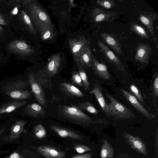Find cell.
Segmentation results:
<instances>
[{
    "label": "cell",
    "instance_id": "obj_36",
    "mask_svg": "<svg viewBox=\"0 0 158 158\" xmlns=\"http://www.w3.org/2000/svg\"><path fill=\"white\" fill-rule=\"evenodd\" d=\"M130 89L131 92L135 96L136 98L142 103L145 104L144 100L137 87L134 84H132L130 85Z\"/></svg>",
    "mask_w": 158,
    "mask_h": 158
},
{
    "label": "cell",
    "instance_id": "obj_12",
    "mask_svg": "<svg viewBox=\"0 0 158 158\" xmlns=\"http://www.w3.org/2000/svg\"><path fill=\"white\" fill-rule=\"evenodd\" d=\"M28 78L31 92L37 102L41 105L46 106L47 101L42 85L35 77L34 72L28 71L25 74Z\"/></svg>",
    "mask_w": 158,
    "mask_h": 158
},
{
    "label": "cell",
    "instance_id": "obj_29",
    "mask_svg": "<svg viewBox=\"0 0 158 158\" xmlns=\"http://www.w3.org/2000/svg\"><path fill=\"white\" fill-rule=\"evenodd\" d=\"M76 63L78 72L84 84L85 89L86 90H88L89 89L90 84L85 71V68L79 63L78 62H76Z\"/></svg>",
    "mask_w": 158,
    "mask_h": 158
},
{
    "label": "cell",
    "instance_id": "obj_19",
    "mask_svg": "<svg viewBox=\"0 0 158 158\" xmlns=\"http://www.w3.org/2000/svg\"><path fill=\"white\" fill-rule=\"evenodd\" d=\"M152 53L151 46L147 44L140 43L136 48L135 59L144 64H147Z\"/></svg>",
    "mask_w": 158,
    "mask_h": 158
},
{
    "label": "cell",
    "instance_id": "obj_17",
    "mask_svg": "<svg viewBox=\"0 0 158 158\" xmlns=\"http://www.w3.org/2000/svg\"><path fill=\"white\" fill-rule=\"evenodd\" d=\"M125 138L130 147L135 151L148 157L146 146L144 142L139 137L132 135L125 132Z\"/></svg>",
    "mask_w": 158,
    "mask_h": 158
},
{
    "label": "cell",
    "instance_id": "obj_20",
    "mask_svg": "<svg viewBox=\"0 0 158 158\" xmlns=\"http://www.w3.org/2000/svg\"><path fill=\"white\" fill-rule=\"evenodd\" d=\"M91 65V68L99 77L104 80L110 79V76L107 67L105 64L99 63L92 53Z\"/></svg>",
    "mask_w": 158,
    "mask_h": 158
},
{
    "label": "cell",
    "instance_id": "obj_45",
    "mask_svg": "<svg viewBox=\"0 0 158 158\" xmlns=\"http://www.w3.org/2000/svg\"><path fill=\"white\" fill-rule=\"evenodd\" d=\"M3 30V28L0 25V32H2V31Z\"/></svg>",
    "mask_w": 158,
    "mask_h": 158
},
{
    "label": "cell",
    "instance_id": "obj_44",
    "mask_svg": "<svg viewBox=\"0 0 158 158\" xmlns=\"http://www.w3.org/2000/svg\"><path fill=\"white\" fill-rule=\"evenodd\" d=\"M5 126L4 125L2 127V128L0 129V137L1 136L3 132L5 129Z\"/></svg>",
    "mask_w": 158,
    "mask_h": 158
},
{
    "label": "cell",
    "instance_id": "obj_3",
    "mask_svg": "<svg viewBox=\"0 0 158 158\" xmlns=\"http://www.w3.org/2000/svg\"><path fill=\"white\" fill-rule=\"evenodd\" d=\"M25 11L40 36L54 24L45 6L36 0H30L24 7Z\"/></svg>",
    "mask_w": 158,
    "mask_h": 158
},
{
    "label": "cell",
    "instance_id": "obj_10",
    "mask_svg": "<svg viewBox=\"0 0 158 158\" xmlns=\"http://www.w3.org/2000/svg\"><path fill=\"white\" fill-rule=\"evenodd\" d=\"M85 20L94 24L104 21H109L114 19L117 15L116 12L106 11L97 7L87 8Z\"/></svg>",
    "mask_w": 158,
    "mask_h": 158
},
{
    "label": "cell",
    "instance_id": "obj_7",
    "mask_svg": "<svg viewBox=\"0 0 158 158\" xmlns=\"http://www.w3.org/2000/svg\"><path fill=\"white\" fill-rule=\"evenodd\" d=\"M28 121L14 116L6 122L4 125L7 130V134L2 135L0 137L1 144L15 143L21 138L25 131Z\"/></svg>",
    "mask_w": 158,
    "mask_h": 158
},
{
    "label": "cell",
    "instance_id": "obj_31",
    "mask_svg": "<svg viewBox=\"0 0 158 158\" xmlns=\"http://www.w3.org/2000/svg\"><path fill=\"white\" fill-rule=\"evenodd\" d=\"M33 131L35 136L38 139L44 137L46 134V130L41 124L35 125L33 128Z\"/></svg>",
    "mask_w": 158,
    "mask_h": 158
},
{
    "label": "cell",
    "instance_id": "obj_26",
    "mask_svg": "<svg viewBox=\"0 0 158 158\" xmlns=\"http://www.w3.org/2000/svg\"><path fill=\"white\" fill-rule=\"evenodd\" d=\"M102 39L116 52L121 55L122 50L118 43L111 35L105 33H102L101 34Z\"/></svg>",
    "mask_w": 158,
    "mask_h": 158
},
{
    "label": "cell",
    "instance_id": "obj_32",
    "mask_svg": "<svg viewBox=\"0 0 158 158\" xmlns=\"http://www.w3.org/2000/svg\"><path fill=\"white\" fill-rule=\"evenodd\" d=\"M79 10L76 16L73 17V22L75 27L80 21L81 18L85 13V11L87 9L86 5L85 2H82L79 6Z\"/></svg>",
    "mask_w": 158,
    "mask_h": 158
},
{
    "label": "cell",
    "instance_id": "obj_37",
    "mask_svg": "<svg viewBox=\"0 0 158 158\" xmlns=\"http://www.w3.org/2000/svg\"><path fill=\"white\" fill-rule=\"evenodd\" d=\"M154 77V78L152 85V92L153 96L156 100L158 96V77L157 72L155 74Z\"/></svg>",
    "mask_w": 158,
    "mask_h": 158
},
{
    "label": "cell",
    "instance_id": "obj_25",
    "mask_svg": "<svg viewBox=\"0 0 158 158\" xmlns=\"http://www.w3.org/2000/svg\"><path fill=\"white\" fill-rule=\"evenodd\" d=\"M50 127L52 130L61 137H69L77 140H80L82 139L81 136L78 134L63 127L52 125L50 126Z\"/></svg>",
    "mask_w": 158,
    "mask_h": 158
},
{
    "label": "cell",
    "instance_id": "obj_38",
    "mask_svg": "<svg viewBox=\"0 0 158 158\" xmlns=\"http://www.w3.org/2000/svg\"><path fill=\"white\" fill-rule=\"evenodd\" d=\"M74 148L79 153H84L92 150L91 148L82 145H77L74 147Z\"/></svg>",
    "mask_w": 158,
    "mask_h": 158
},
{
    "label": "cell",
    "instance_id": "obj_1",
    "mask_svg": "<svg viewBox=\"0 0 158 158\" xmlns=\"http://www.w3.org/2000/svg\"><path fill=\"white\" fill-rule=\"evenodd\" d=\"M47 7L57 20L59 35H67L75 27L72 10L78 5L73 0H51Z\"/></svg>",
    "mask_w": 158,
    "mask_h": 158
},
{
    "label": "cell",
    "instance_id": "obj_22",
    "mask_svg": "<svg viewBox=\"0 0 158 158\" xmlns=\"http://www.w3.org/2000/svg\"><path fill=\"white\" fill-rule=\"evenodd\" d=\"M89 44L81 51L76 62H78L84 68L91 67V50Z\"/></svg>",
    "mask_w": 158,
    "mask_h": 158
},
{
    "label": "cell",
    "instance_id": "obj_14",
    "mask_svg": "<svg viewBox=\"0 0 158 158\" xmlns=\"http://www.w3.org/2000/svg\"><path fill=\"white\" fill-rule=\"evenodd\" d=\"M157 19V14L152 12L142 11L139 14V20L148 29L156 43L157 48H158L157 38L155 33L153 23Z\"/></svg>",
    "mask_w": 158,
    "mask_h": 158
},
{
    "label": "cell",
    "instance_id": "obj_21",
    "mask_svg": "<svg viewBox=\"0 0 158 158\" xmlns=\"http://www.w3.org/2000/svg\"><path fill=\"white\" fill-rule=\"evenodd\" d=\"M59 35L58 30L54 24L40 36V42H42L48 44H54L58 40Z\"/></svg>",
    "mask_w": 158,
    "mask_h": 158
},
{
    "label": "cell",
    "instance_id": "obj_28",
    "mask_svg": "<svg viewBox=\"0 0 158 158\" xmlns=\"http://www.w3.org/2000/svg\"><path fill=\"white\" fill-rule=\"evenodd\" d=\"M71 106L76 107L80 110H84L95 114H98V111L94 106L88 101L76 104H71Z\"/></svg>",
    "mask_w": 158,
    "mask_h": 158
},
{
    "label": "cell",
    "instance_id": "obj_5",
    "mask_svg": "<svg viewBox=\"0 0 158 158\" xmlns=\"http://www.w3.org/2000/svg\"><path fill=\"white\" fill-rule=\"evenodd\" d=\"M88 32L86 30L80 28L71 31L66 35L64 45L73 60H77L81 51L87 44H90V38Z\"/></svg>",
    "mask_w": 158,
    "mask_h": 158
},
{
    "label": "cell",
    "instance_id": "obj_16",
    "mask_svg": "<svg viewBox=\"0 0 158 158\" xmlns=\"http://www.w3.org/2000/svg\"><path fill=\"white\" fill-rule=\"evenodd\" d=\"M90 93L94 94L105 115L107 117H110L111 111L110 106L105 99L101 86L98 81H94L93 88Z\"/></svg>",
    "mask_w": 158,
    "mask_h": 158
},
{
    "label": "cell",
    "instance_id": "obj_15",
    "mask_svg": "<svg viewBox=\"0 0 158 158\" xmlns=\"http://www.w3.org/2000/svg\"><path fill=\"white\" fill-rule=\"evenodd\" d=\"M97 43L101 52L106 59L111 64L114 65L120 71L125 72L126 70L124 65L114 53L100 41L98 40Z\"/></svg>",
    "mask_w": 158,
    "mask_h": 158
},
{
    "label": "cell",
    "instance_id": "obj_46",
    "mask_svg": "<svg viewBox=\"0 0 158 158\" xmlns=\"http://www.w3.org/2000/svg\"><path fill=\"white\" fill-rule=\"evenodd\" d=\"M60 158L58 157H49V158Z\"/></svg>",
    "mask_w": 158,
    "mask_h": 158
},
{
    "label": "cell",
    "instance_id": "obj_6",
    "mask_svg": "<svg viewBox=\"0 0 158 158\" xmlns=\"http://www.w3.org/2000/svg\"><path fill=\"white\" fill-rule=\"evenodd\" d=\"M7 47L10 52L21 55L34 63L41 60L43 53L40 44L32 45L22 40H13L8 44Z\"/></svg>",
    "mask_w": 158,
    "mask_h": 158
},
{
    "label": "cell",
    "instance_id": "obj_13",
    "mask_svg": "<svg viewBox=\"0 0 158 158\" xmlns=\"http://www.w3.org/2000/svg\"><path fill=\"white\" fill-rule=\"evenodd\" d=\"M45 114L44 108L39 104L31 103L19 108L17 115L21 117L28 116L31 117H40L43 116Z\"/></svg>",
    "mask_w": 158,
    "mask_h": 158
},
{
    "label": "cell",
    "instance_id": "obj_39",
    "mask_svg": "<svg viewBox=\"0 0 158 158\" xmlns=\"http://www.w3.org/2000/svg\"><path fill=\"white\" fill-rule=\"evenodd\" d=\"M92 154L87 153L82 155H78L73 156L71 158H91Z\"/></svg>",
    "mask_w": 158,
    "mask_h": 158
},
{
    "label": "cell",
    "instance_id": "obj_47",
    "mask_svg": "<svg viewBox=\"0 0 158 158\" xmlns=\"http://www.w3.org/2000/svg\"><path fill=\"white\" fill-rule=\"evenodd\" d=\"M2 58L0 56V61L2 60Z\"/></svg>",
    "mask_w": 158,
    "mask_h": 158
},
{
    "label": "cell",
    "instance_id": "obj_48",
    "mask_svg": "<svg viewBox=\"0 0 158 158\" xmlns=\"http://www.w3.org/2000/svg\"><path fill=\"white\" fill-rule=\"evenodd\" d=\"M4 1V0H0V2H3V1Z\"/></svg>",
    "mask_w": 158,
    "mask_h": 158
},
{
    "label": "cell",
    "instance_id": "obj_30",
    "mask_svg": "<svg viewBox=\"0 0 158 158\" xmlns=\"http://www.w3.org/2000/svg\"><path fill=\"white\" fill-rule=\"evenodd\" d=\"M131 27L132 31L143 38L148 39L149 38L147 32L140 25L135 23H131Z\"/></svg>",
    "mask_w": 158,
    "mask_h": 158
},
{
    "label": "cell",
    "instance_id": "obj_27",
    "mask_svg": "<svg viewBox=\"0 0 158 158\" xmlns=\"http://www.w3.org/2000/svg\"><path fill=\"white\" fill-rule=\"evenodd\" d=\"M114 150L110 144L106 139H104L100 150L101 158H113Z\"/></svg>",
    "mask_w": 158,
    "mask_h": 158
},
{
    "label": "cell",
    "instance_id": "obj_18",
    "mask_svg": "<svg viewBox=\"0 0 158 158\" xmlns=\"http://www.w3.org/2000/svg\"><path fill=\"white\" fill-rule=\"evenodd\" d=\"M120 91L128 102L143 116L150 119L154 118V116L142 106L134 95L123 89H121Z\"/></svg>",
    "mask_w": 158,
    "mask_h": 158
},
{
    "label": "cell",
    "instance_id": "obj_49",
    "mask_svg": "<svg viewBox=\"0 0 158 158\" xmlns=\"http://www.w3.org/2000/svg\"><path fill=\"white\" fill-rule=\"evenodd\" d=\"M123 158H127V157H124Z\"/></svg>",
    "mask_w": 158,
    "mask_h": 158
},
{
    "label": "cell",
    "instance_id": "obj_8",
    "mask_svg": "<svg viewBox=\"0 0 158 158\" xmlns=\"http://www.w3.org/2000/svg\"><path fill=\"white\" fill-rule=\"evenodd\" d=\"M58 115L68 122L80 125H87L93 123L92 119L78 108L64 105L57 108Z\"/></svg>",
    "mask_w": 158,
    "mask_h": 158
},
{
    "label": "cell",
    "instance_id": "obj_34",
    "mask_svg": "<svg viewBox=\"0 0 158 158\" xmlns=\"http://www.w3.org/2000/svg\"><path fill=\"white\" fill-rule=\"evenodd\" d=\"M97 4L102 7L106 9H110L114 7L116 5L115 1L111 0H98Z\"/></svg>",
    "mask_w": 158,
    "mask_h": 158
},
{
    "label": "cell",
    "instance_id": "obj_4",
    "mask_svg": "<svg viewBox=\"0 0 158 158\" xmlns=\"http://www.w3.org/2000/svg\"><path fill=\"white\" fill-rule=\"evenodd\" d=\"M67 65L66 55L64 52L60 51L52 54L47 61L43 62L38 71L34 72L38 78L49 81V79L58 74Z\"/></svg>",
    "mask_w": 158,
    "mask_h": 158
},
{
    "label": "cell",
    "instance_id": "obj_11",
    "mask_svg": "<svg viewBox=\"0 0 158 158\" xmlns=\"http://www.w3.org/2000/svg\"><path fill=\"white\" fill-rule=\"evenodd\" d=\"M0 103V120L17 115L18 109L26 105V100L5 99Z\"/></svg>",
    "mask_w": 158,
    "mask_h": 158
},
{
    "label": "cell",
    "instance_id": "obj_42",
    "mask_svg": "<svg viewBox=\"0 0 158 158\" xmlns=\"http://www.w3.org/2000/svg\"><path fill=\"white\" fill-rule=\"evenodd\" d=\"M158 130L157 129L156 136H155V147L156 150V154L157 156H158Z\"/></svg>",
    "mask_w": 158,
    "mask_h": 158
},
{
    "label": "cell",
    "instance_id": "obj_35",
    "mask_svg": "<svg viewBox=\"0 0 158 158\" xmlns=\"http://www.w3.org/2000/svg\"><path fill=\"white\" fill-rule=\"evenodd\" d=\"M0 158H27L25 155L24 151H21V148H19L9 155L5 157H0Z\"/></svg>",
    "mask_w": 158,
    "mask_h": 158
},
{
    "label": "cell",
    "instance_id": "obj_33",
    "mask_svg": "<svg viewBox=\"0 0 158 158\" xmlns=\"http://www.w3.org/2000/svg\"><path fill=\"white\" fill-rule=\"evenodd\" d=\"M75 67L73 69L72 72V77L73 81L78 85L84 87L85 86L83 82L79 75L78 71L76 69L77 66L76 62Z\"/></svg>",
    "mask_w": 158,
    "mask_h": 158
},
{
    "label": "cell",
    "instance_id": "obj_41",
    "mask_svg": "<svg viewBox=\"0 0 158 158\" xmlns=\"http://www.w3.org/2000/svg\"><path fill=\"white\" fill-rule=\"evenodd\" d=\"M20 5L19 4L15 6V7L11 10L10 14L12 15H15L18 13Z\"/></svg>",
    "mask_w": 158,
    "mask_h": 158
},
{
    "label": "cell",
    "instance_id": "obj_40",
    "mask_svg": "<svg viewBox=\"0 0 158 158\" xmlns=\"http://www.w3.org/2000/svg\"><path fill=\"white\" fill-rule=\"evenodd\" d=\"M6 3L8 6H15L22 2L21 0H9L6 1Z\"/></svg>",
    "mask_w": 158,
    "mask_h": 158
},
{
    "label": "cell",
    "instance_id": "obj_9",
    "mask_svg": "<svg viewBox=\"0 0 158 158\" xmlns=\"http://www.w3.org/2000/svg\"><path fill=\"white\" fill-rule=\"evenodd\" d=\"M106 97L109 100V104L110 108L111 117L115 120L131 119L136 117L130 109L115 99L110 95L106 94Z\"/></svg>",
    "mask_w": 158,
    "mask_h": 158
},
{
    "label": "cell",
    "instance_id": "obj_43",
    "mask_svg": "<svg viewBox=\"0 0 158 158\" xmlns=\"http://www.w3.org/2000/svg\"><path fill=\"white\" fill-rule=\"evenodd\" d=\"M7 22L5 17L0 14V24L6 25Z\"/></svg>",
    "mask_w": 158,
    "mask_h": 158
},
{
    "label": "cell",
    "instance_id": "obj_23",
    "mask_svg": "<svg viewBox=\"0 0 158 158\" xmlns=\"http://www.w3.org/2000/svg\"><path fill=\"white\" fill-rule=\"evenodd\" d=\"M59 88L64 94L70 97H82V92L73 85L67 82H61L59 84Z\"/></svg>",
    "mask_w": 158,
    "mask_h": 158
},
{
    "label": "cell",
    "instance_id": "obj_24",
    "mask_svg": "<svg viewBox=\"0 0 158 158\" xmlns=\"http://www.w3.org/2000/svg\"><path fill=\"white\" fill-rule=\"evenodd\" d=\"M36 150L42 155L48 158L58 157L62 158L65 156L64 152L48 147H39L36 148Z\"/></svg>",
    "mask_w": 158,
    "mask_h": 158
},
{
    "label": "cell",
    "instance_id": "obj_2",
    "mask_svg": "<svg viewBox=\"0 0 158 158\" xmlns=\"http://www.w3.org/2000/svg\"><path fill=\"white\" fill-rule=\"evenodd\" d=\"M26 75L19 74L0 82V94L5 99L27 100L32 98Z\"/></svg>",
    "mask_w": 158,
    "mask_h": 158
}]
</instances>
